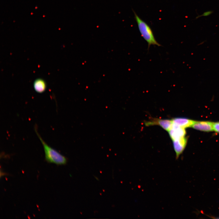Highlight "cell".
Instances as JSON below:
<instances>
[{
  "label": "cell",
  "instance_id": "6",
  "mask_svg": "<svg viewBox=\"0 0 219 219\" xmlns=\"http://www.w3.org/2000/svg\"><path fill=\"white\" fill-rule=\"evenodd\" d=\"M213 122L209 121H195L192 127L193 128L200 131L210 132L214 130Z\"/></svg>",
  "mask_w": 219,
  "mask_h": 219
},
{
  "label": "cell",
  "instance_id": "9",
  "mask_svg": "<svg viewBox=\"0 0 219 219\" xmlns=\"http://www.w3.org/2000/svg\"><path fill=\"white\" fill-rule=\"evenodd\" d=\"M213 126L214 130L219 133V122H213Z\"/></svg>",
  "mask_w": 219,
  "mask_h": 219
},
{
  "label": "cell",
  "instance_id": "5",
  "mask_svg": "<svg viewBox=\"0 0 219 219\" xmlns=\"http://www.w3.org/2000/svg\"><path fill=\"white\" fill-rule=\"evenodd\" d=\"M168 132L172 141L185 137L186 134L185 128L173 124Z\"/></svg>",
  "mask_w": 219,
  "mask_h": 219
},
{
  "label": "cell",
  "instance_id": "10",
  "mask_svg": "<svg viewBox=\"0 0 219 219\" xmlns=\"http://www.w3.org/2000/svg\"><path fill=\"white\" fill-rule=\"evenodd\" d=\"M213 12V11H207V12H204L200 16H197L196 18V19H197L198 18L202 16H207L209 15H210V14H212Z\"/></svg>",
  "mask_w": 219,
  "mask_h": 219
},
{
  "label": "cell",
  "instance_id": "1",
  "mask_svg": "<svg viewBox=\"0 0 219 219\" xmlns=\"http://www.w3.org/2000/svg\"><path fill=\"white\" fill-rule=\"evenodd\" d=\"M35 130L43 147L46 160L49 163H53L57 165L65 164L67 162L66 158L45 143L37 132L36 127Z\"/></svg>",
  "mask_w": 219,
  "mask_h": 219
},
{
  "label": "cell",
  "instance_id": "2",
  "mask_svg": "<svg viewBox=\"0 0 219 219\" xmlns=\"http://www.w3.org/2000/svg\"><path fill=\"white\" fill-rule=\"evenodd\" d=\"M133 11L140 32L141 36L147 42L148 48L151 45L161 46V45L155 39L150 27L147 23L141 19L134 11L133 10Z\"/></svg>",
  "mask_w": 219,
  "mask_h": 219
},
{
  "label": "cell",
  "instance_id": "4",
  "mask_svg": "<svg viewBox=\"0 0 219 219\" xmlns=\"http://www.w3.org/2000/svg\"><path fill=\"white\" fill-rule=\"evenodd\" d=\"M172 141L176 155V158L178 159L185 148L187 143V138L185 137Z\"/></svg>",
  "mask_w": 219,
  "mask_h": 219
},
{
  "label": "cell",
  "instance_id": "3",
  "mask_svg": "<svg viewBox=\"0 0 219 219\" xmlns=\"http://www.w3.org/2000/svg\"><path fill=\"white\" fill-rule=\"evenodd\" d=\"M172 124V120L156 118L151 119L149 120L144 122V124L146 126L158 125L168 131L171 128Z\"/></svg>",
  "mask_w": 219,
  "mask_h": 219
},
{
  "label": "cell",
  "instance_id": "7",
  "mask_svg": "<svg viewBox=\"0 0 219 219\" xmlns=\"http://www.w3.org/2000/svg\"><path fill=\"white\" fill-rule=\"evenodd\" d=\"M172 124L185 128L192 127L195 121L184 118H175L172 120Z\"/></svg>",
  "mask_w": 219,
  "mask_h": 219
},
{
  "label": "cell",
  "instance_id": "8",
  "mask_svg": "<svg viewBox=\"0 0 219 219\" xmlns=\"http://www.w3.org/2000/svg\"><path fill=\"white\" fill-rule=\"evenodd\" d=\"M46 86L45 81L41 78L36 79L34 81L33 83L34 90L39 93L44 92L46 89Z\"/></svg>",
  "mask_w": 219,
  "mask_h": 219
}]
</instances>
